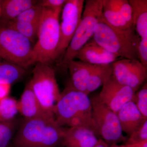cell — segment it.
<instances>
[{"label":"cell","mask_w":147,"mask_h":147,"mask_svg":"<svg viewBox=\"0 0 147 147\" xmlns=\"http://www.w3.org/2000/svg\"><path fill=\"white\" fill-rule=\"evenodd\" d=\"M19 124L16 119L8 121L0 122V147H8Z\"/></svg>","instance_id":"7402d4cb"},{"label":"cell","mask_w":147,"mask_h":147,"mask_svg":"<svg viewBox=\"0 0 147 147\" xmlns=\"http://www.w3.org/2000/svg\"><path fill=\"white\" fill-rule=\"evenodd\" d=\"M102 16L110 26L117 29L124 30L133 26L127 23L119 11L103 7Z\"/></svg>","instance_id":"484cf974"},{"label":"cell","mask_w":147,"mask_h":147,"mask_svg":"<svg viewBox=\"0 0 147 147\" xmlns=\"http://www.w3.org/2000/svg\"><path fill=\"white\" fill-rule=\"evenodd\" d=\"M30 40L5 22L0 23V58L26 69L34 64Z\"/></svg>","instance_id":"8992f818"},{"label":"cell","mask_w":147,"mask_h":147,"mask_svg":"<svg viewBox=\"0 0 147 147\" xmlns=\"http://www.w3.org/2000/svg\"><path fill=\"white\" fill-rule=\"evenodd\" d=\"M109 147H126L125 145H119L117 144H113L111 145Z\"/></svg>","instance_id":"d6a6232c"},{"label":"cell","mask_w":147,"mask_h":147,"mask_svg":"<svg viewBox=\"0 0 147 147\" xmlns=\"http://www.w3.org/2000/svg\"><path fill=\"white\" fill-rule=\"evenodd\" d=\"M67 0H43L38 2V4L42 7L55 11L62 10Z\"/></svg>","instance_id":"f1b7e54d"},{"label":"cell","mask_w":147,"mask_h":147,"mask_svg":"<svg viewBox=\"0 0 147 147\" xmlns=\"http://www.w3.org/2000/svg\"><path fill=\"white\" fill-rule=\"evenodd\" d=\"M11 84L0 83V100L8 96L10 93Z\"/></svg>","instance_id":"f546056e"},{"label":"cell","mask_w":147,"mask_h":147,"mask_svg":"<svg viewBox=\"0 0 147 147\" xmlns=\"http://www.w3.org/2000/svg\"><path fill=\"white\" fill-rule=\"evenodd\" d=\"M61 11H55L43 7L38 31L37 41L33 49L35 64L40 63L50 65L56 61Z\"/></svg>","instance_id":"277c9868"},{"label":"cell","mask_w":147,"mask_h":147,"mask_svg":"<svg viewBox=\"0 0 147 147\" xmlns=\"http://www.w3.org/2000/svg\"><path fill=\"white\" fill-rule=\"evenodd\" d=\"M92 119L96 131L109 146L126 141L117 114L97 96L91 99Z\"/></svg>","instance_id":"ba28073f"},{"label":"cell","mask_w":147,"mask_h":147,"mask_svg":"<svg viewBox=\"0 0 147 147\" xmlns=\"http://www.w3.org/2000/svg\"><path fill=\"white\" fill-rule=\"evenodd\" d=\"M132 11V22L139 37V60L147 68V1L129 0Z\"/></svg>","instance_id":"7c38bea8"},{"label":"cell","mask_w":147,"mask_h":147,"mask_svg":"<svg viewBox=\"0 0 147 147\" xmlns=\"http://www.w3.org/2000/svg\"><path fill=\"white\" fill-rule=\"evenodd\" d=\"M125 146L126 147H147V140L130 144H125Z\"/></svg>","instance_id":"4dcf8cb0"},{"label":"cell","mask_w":147,"mask_h":147,"mask_svg":"<svg viewBox=\"0 0 147 147\" xmlns=\"http://www.w3.org/2000/svg\"><path fill=\"white\" fill-rule=\"evenodd\" d=\"M97 66L80 61H71L67 66L70 76L68 85L76 90L86 94L90 76Z\"/></svg>","instance_id":"e0dca14e"},{"label":"cell","mask_w":147,"mask_h":147,"mask_svg":"<svg viewBox=\"0 0 147 147\" xmlns=\"http://www.w3.org/2000/svg\"><path fill=\"white\" fill-rule=\"evenodd\" d=\"M11 147V146H9V147Z\"/></svg>","instance_id":"836d02e7"},{"label":"cell","mask_w":147,"mask_h":147,"mask_svg":"<svg viewBox=\"0 0 147 147\" xmlns=\"http://www.w3.org/2000/svg\"><path fill=\"white\" fill-rule=\"evenodd\" d=\"M43 9V7L42 6L38 3L25 10L11 21L28 24L39 22L42 15Z\"/></svg>","instance_id":"d4e9b609"},{"label":"cell","mask_w":147,"mask_h":147,"mask_svg":"<svg viewBox=\"0 0 147 147\" xmlns=\"http://www.w3.org/2000/svg\"><path fill=\"white\" fill-rule=\"evenodd\" d=\"M29 82L43 110L54 115V107L61 95L54 69L48 65L36 63Z\"/></svg>","instance_id":"52a82bcc"},{"label":"cell","mask_w":147,"mask_h":147,"mask_svg":"<svg viewBox=\"0 0 147 147\" xmlns=\"http://www.w3.org/2000/svg\"><path fill=\"white\" fill-rule=\"evenodd\" d=\"M84 0H67L62 9L56 60L62 56L82 20Z\"/></svg>","instance_id":"9c48e42d"},{"label":"cell","mask_w":147,"mask_h":147,"mask_svg":"<svg viewBox=\"0 0 147 147\" xmlns=\"http://www.w3.org/2000/svg\"><path fill=\"white\" fill-rule=\"evenodd\" d=\"M103 6L105 8L119 11L125 21L133 26L132 11L131 5L127 0H103Z\"/></svg>","instance_id":"44dd1931"},{"label":"cell","mask_w":147,"mask_h":147,"mask_svg":"<svg viewBox=\"0 0 147 147\" xmlns=\"http://www.w3.org/2000/svg\"><path fill=\"white\" fill-rule=\"evenodd\" d=\"M35 0H3L0 2V13L4 21H11L22 12L38 3Z\"/></svg>","instance_id":"ac0fdd59"},{"label":"cell","mask_w":147,"mask_h":147,"mask_svg":"<svg viewBox=\"0 0 147 147\" xmlns=\"http://www.w3.org/2000/svg\"><path fill=\"white\" fill-rule=\"evenodd\" d=\"M92 38L98 45L119 57L139 60V39L133 26L117 29L110 26L101 16L95 27Z\"/></svg>","instance_id":"3957f363"},{"label":"cell","mask_w":147,"mask_h":147,"mask_svg":"<svg viewBox=\"0 0 147 147\" xmlns=\"http://www.w3.org/2000/svg\"><path fill=\"white\" fill-rule=\"evenodd\" d=\"M146 140H147V120L129 135L128 139L126 140L125 144H130Z\"/></svg>","instance_id":"83f0119b"},{"label":"cell","mask_w":147,"mask_h":147,"mask_svg":"<svg viewBox=\"0 0 147 147\" xmlns=\"http://www.w3.org/2000/svg\"><path fill=\"white\" fill-rule=\"evenodd\" d=\"M111 65L112 75L116 81L130 87L135 93L146 79L147 68L139 60L123 59Z\"/></svg>","instance_id":"30bf717a"},{"label":"cell","mask_w":147,"mask_h":147,"mask_svg":"<svg viewBox=\"0 0 147 147\" xmlns=\"http://www.w3.org/2000/svg\"><path fill=\"white\" fill-rule=\"evenodd\" d=\"M88 95L69 85L66 87L53 110L55 120L59 125L87 127L96 133L92 119L91 100Z\"/></svg>","instance_id":"7a4b0ae2"},{"label":"cell","mask_w":147,"mask_h":147,"mask_svg":"<svg viewBox=\"0 0 147 147\" xmlns=\"http://www.w3.org/2000/svg\"><path fill=\"white\" fill-rule=\"evenodd\" d=\"M63 128L55 117L24 119L11 144V147H58L62 144Z\"/></svg>","instance_id":"6da1fadb"},{"label":"cell","mask_w":147,"mask_h":147,"mask_svg":"<svg viewBox=\"0 0 147 147\" xmlns=\"http://www.w3.org/2000/svg\"><path fill=\"white\" fill-rule=\"evenodd\" d=\"M18 112V101L15 98L8 96L0 100V122L12 120Z\"/></svg>","instance_id":"603a6c76"},{"label":"cell","mask_w":147,"mask_h":147,"mask_svg":"<svg viewBox=\"0 0 147 147\" xmlns=\"http://www.w3.org/2000/svg\"><path fill=\"white\" fill-rule=\"evenodd\" d=\"M97 96L99 99L116 113L125 104L133 100L135 92L130 87L120 84L111 75L102 85Z\"/></svg>","instance_id":"8fae6325"},{"label":"cell","mask_w":147,"mask_h":147,"mask_svg":"<svg viewBox=\"0 0 147 147\" xmlns=\"http://www.w3.org/2000/svg\"><path fill=\"white\" fill-rule=\"evenodd\" d=\"M4 22H5L8 26L16 30L18 32L26 37L32 43L35 42L36 38H37L38 31L40 21L39 22L29 24H22L12 21Z\"/></svg>","instance_id":"cb8c5ba5"},{"label":"cell","mask_w":147,"mask_h":147,"mask_svg":"<svg viewBox=\"0 0 147 147\" xmlns=\"http://www.w3.org/2000/svg\"><path fill=\"white\" fill-rule=\"evenodd\" d=\"M116 114L122 130L129 136L147 120L142 116L132 100L127 102Z\"/></svg>","instance_id":"2e32d148"},{"label":"cell","mask_w":147,"mask_h":147,"mask_svg":"<svg viewBox=\"0 0 147 147\" xmlns=\"http://www.w3.org/2000/svg\"><path fill=\"white\" fill-rule=\"evenodd\" d=\"M103 0H87L82 20L63 55L60 67L67 70L69 63L74 60L77 53L93 37L95 27L102 15Z\"/></svg>","instance_id":"5b68a950"},{"label":"cell","mask_w":147,"mask_h":147,"mask_svg":"<svg viewBox=\"0 0 147 147\" xmlns=\"http://www.w3.org/2000/svg\"><path fill=\"white\" fill-rule=\"evenodd\" d=\"M110 146L106 143L102 139H98L97 143L92 147H109Z\"/></svg>","instance_id":"1f68e13d"},{"label":"cell","mask_w":147,"mask_h":147,"mask_svg":"<svg viewBox=\"0 0 147 147\" xmlns=\"http://www.w3.org/2000/svg\"><path fill=\"white\" fill-rule=\"evenodd\" d=\"M118 56L108 52L93 39L88 42L79 50L75 59L93 65L111 64L118 60Z\"/></svg>","instance_id":"4fadbf2b"},{"label":"cell","mask_w":147,"mask_h":147,"mask_svg":"<svg viewBox=\"0 0 147 147\" xmlns=\"http://www.w3.org/2000/svg\"><path fill=\"white\" fill-rule=\"evenodd\" d=\"M112 74V65H97L90 76L86 94L88 95L101 86Z\"/></svg>","instance_id":"ffe728a7"},{"label":"cell","mask_w":147,"mask_h":147,"mask_svg":"<svg viewBox=\"0 0 147 147\" xmlns=\"http://www.w3.org/2000/svg\"><path fill=\"white\" fill-rule=\"evenodd\" d=\"M26 74L25 69L0 58V83L11 85L21 80Z\"/></svg>","instance_id":"d6986e66"},{"label":"cell","mask_w":147,"mask_h":147,"mask_svg":"<svg viewBox=\"0 0 147 147\" xmlns=\"http://www.w3.org/2000/svg\"><path fill=\"white\" fill-rule=\"evenodd\" d=\"M0 2H1V1H0Z\"/></svg>","instance_id":"e575fe53"},{"label":"cell","mask_w":147,"mask_h":147,"mask_svg":"<svg viewBox=\"0 0 147 147\" xmlns=\"http://www.w3.org/2000/svg\"><path fill=\"white\" fill-rule=\"evenodd\" d=\"M95 131L85 126L63 128L62 144L65 147H92L98 139Z\"/></svg>","instance_id":"5bb4252c"},{"label":"cell","mask_w":147,"mask_h":147,"mask_svg":"<svg viewBox=\"0 0 147 147\" xmlns=\"http://www.w3.org/2000/svg\"><path fill=\"white\" fill-rule=\"evenodd\" d=\"M133 101L139 112L144 118L147 119V84L146 83L139 91L135 93Z\"/></svg>","instance_id":"4316f807"},{"label":"cell","mask_w":147,"mask_h":147,"mask_svg":"<svg viewBox=\"0 0 147 147\" xmlns=\"http://www.w3.org/2000/svg\"><path fill=\"white\" fill-rule=\"evenodd\" d=\"M18 112L25 119L45 118L54 116L47 114L42 109L29 82L26 85L18 101Z\"/></svg>","instance_id":"9a60e30c"}]
</instances>
